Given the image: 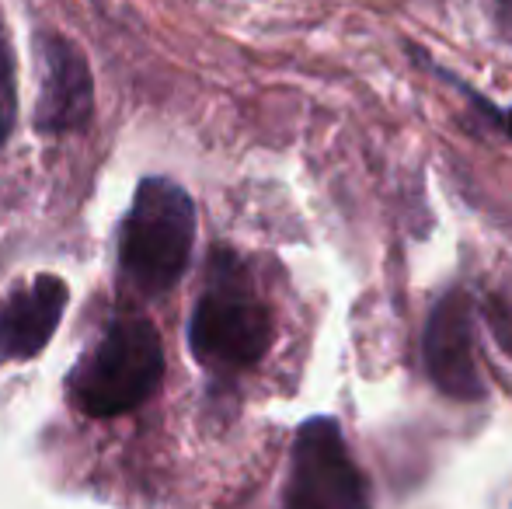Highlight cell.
I'll use <instances>...</instances> for the list:
<instances>
[{"label":"cell","mask_w":512,"mask_h":509,"mask_svg":"<svg viewBox=\"0 0 512 509\" xmlns=\"http://www.w3.org/2000/svg\"><path fill=\"white\" fill-rule=\"evenodd\" d=\"M14 112H18V91H14V56L7 42L0 39V143L7 140L14 126Z\"/></svg>","instance_id":"cell-8"},{"label":"cell","mask_w":512,"mask_h":509,"mask_svg":"<svg viewBox=\"0 0 512 509\" xmlns=\"http://www.w3.org/2000/svg\"><path fill=\"white\" fill-rule=\"evenodd\" d=\"M91 70L67 39H42V88L35 123L46 133H67L91 116Z\"/></svg>","instance_id":"cell-6"},{"label":"cell","mask_w":512,"mask_h":509,"mask_svg":"<svg viewBox=\"0 0 512 509\" xmlns=\"http://www.w3.org/2000/svg\"><path fill=\"white\" fill-rule=\"evenodd\" d=\"M196 245V206L182 185L168 178L140 182L122 220L119 262L140 290L164 293L182 279Z\"/></svg>","instance_id":"cell-2"},{"label":"cell","mask_w":512,"mask_h":509,"mask_svg":"<svg viewBox=\"0 0 512 509\" xmlns=\"http://www.w3.org/2000/svg\"><path fill=\"white\" fill-rule=\"evenodd\" d=\"M189 342L196 360L213 374H241L272 346L269 307L255 293L244 265L223 248L209 258V279L192 314Z\"/></svg>","instance_id":"cell-1"},{"label":"cell","mask_w":512,"mask_h":509,"mask_svg":"<svg viewBox=\"0 0 512 509\" xmlns=\"http://www.w3.org/2000/svg\"><path fill=\"white\" fill-rule=\"evenodd\" d=\"M161 377L164 349L154 325L143 318H119L74 367L70 401L91 419H112L143 405L157 391Z\"/></svg>","instance_id":"cell-3"},{"label":"cell","mask_w":512,"mask_h":509,"mask_svg":"<svg viewBox=\"0 0 512 509\" xmlns=\"http://www.w3.org/2000/svg\"><path fill=\"white\" fill-rule=\"evenodd\" d=\"M425 367L432 384L457 401L485 398V381L474 360V325L471 297L464 290H450L436 300L425 325Z\"/></svg>","instance_id":"cell-5"},{"label":"cell","mask_w":512,"mask_h":509,"mask_svg":"<svg viewBox=\"0 0 512 509\" xmlns=\"http://www.w3.org/2000/svg\"><path fill=\"white\" fill-rule=\"evenodd\" d=\"M495 21H499L502 35L512 42V0H495Z\"/></svg>","instance_id":"cell-10"},{"label":"cell","mask_w":512,"mask_h":509,"mask_svg":"<svg viewBox=\"0 0 512 509\" xmlns=\"http://www.w3.org/2000/svg\"><path fill=\"white\" fill-rule=\"evenodd\" d=\"M67 307V286L56 276H39L32 286L0 304V360H32L53 339Z\"/></svg>","instance_id":"cell-7"},{"label":"cell","mask_w":512,"mask_h":509,"mask_svg":"<svg viewBox=\"0 0 512 509\" xmlns=\"http://www.w3.org/2000/svg\"><path fill=\"white\" fill-rule=\"evenodd\" d=\"M488 321H492L499 342L512 353V314L506 311V304H502V300H488Z\"/></svg>","instance_id":"cell-9"},{"label":"cell","mask_w":512,"mask_h":509,"mask_svg":"<svg viewBox=\"0 0 512 509\" xmlns=\"http://www.w3.org/2000/svg\"><path fill=\"white\" fill-rule=\"evenodd\" d=\"M283 509H370V485L352 461L335 419L317 415L297 429Z\"/></svg>","instance_id":"cell-4"}]
</instances>
